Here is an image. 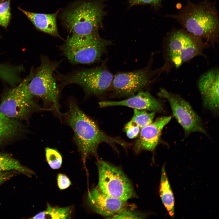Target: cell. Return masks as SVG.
<instances>
[{"label":"cell","mask_w":219,"mask_h":219,"mask_svg":"<svg viewBox=\"0 0 219 219\" xmlns=\"http://www.w3.org/2000/svg\"><path fill=\"white\" fill-rule=\"evenodd\" d=\"M65 117L68 124L74 131L75 141L84 162L90 155L96 154L98 147L102 143L126 145L123 141L103 133L95 122L73 101L70 103Z\"/></svg>","instance_id":"1"},{"label":"cell","mask_w":219,"mask_h":219,"mask_svg":"<svg viewBox=\"0 0 219 219\" xmlns=\"http://www.w3.org/2000/svg\"><path fill=\"white\" fill-rule=\"evenodd\" d=\"M189 33L213 46L218 43L219 21L217 9L209 2L186 5L175 16Z\"/></svg>","instance_id":"2"},{"label":"cell","mask_w":219,"mask_h":219,"mask_svg":"<svg viewBox=\"0 0 219 219\" xmlns=\"http://www.w3.org/2000/svg\"><path fill=\"white\" fill-rule=\"evenodd\" d=\"M209 45L186 30H176L166 37L163 44L164 64L161 71L168 72L197 56L202 55Z\"/></svg>","instance_id":"3"},{"label":"cell","mask_w":219,"mask_h":219,"mask_svg":"<svg viewBox=\"0 0 219 219\" xmlns=\"http://www.w3.org/2000/svg\"><path fill=\"white\" fill-rule=\"evenodd\" d=\"M105 14L104 5L100 1H83L72 5L61 18L73 35H86L98 32Z\"/></svg>","instance_id":"4"},{"label":"cell","mask_w":219,"mask_h":219,"mask_svg":"<svg viewBox=\"0 0 219 219\" xmlns=\"http://www.w3.org/2000/svg\"><path fill=\"white\" fill-rule=\"evenodd\" d=\"M111 43L101 38L98 32L86 35L72 34L60 49L72 64H90L99 60Z\"/></svg>","instance_id":"5"},{"label":"cell","mask_w":219,"mask_h":219,"mask_svg":"<svg viewBox=\"0 0 219 219\" xmlns=\"http://www.w3.org/2000/svg\"><path fill=\"white\" fill-rule=\"evenodd\" d=\"M33 74L32 69L19 85L5 93L0 104L1 113L9 118L19 120L27 119L32 112L39 109L28 88Z\"/></svg>","instance_id":"6"},{"label":"cell","mask_w":219,"mask_h":219,"mask_svg":"<svg viewBox=\"0 0 219 219\" xmlns=\"http://www.w3.org/2000/svg\"><path fill=\"white\" fill-rule=\"evenodd\" d=\"M60 62L51 61L47 57L42 56L41 63L28 84L29 89L34 96L51 104L57 112L59 111L58 99L60 91L54 73Z\"/></svg>","instance_id":"7"},{"label":"cell","mask_w":219,"mask_h":219,"mask_svg":"<svg viewBox=\"0 0 219 219\" xmlns=\"http://www.w3.org/2000/svg\"><path fill=\"white\" fill-rule=\"evenodd\" d=\"M61 85L75 84L81 87L87 94L99 95L106 91L113 79V75L102 67L76 71L65 75L58 73Z\"/></svg>","instance_id":"8"},{"label":"cell","mask_w":219,"mask_h":219,"mask_svg":"<svg viewBox=\"0 0 219 219\" xmlns=\"http://www.w3.org/2000/svg\"><path fill=\"white\" fill-rule=\"evenodd\" d=\"M99 173L97 186L103 193L125 201L134 197L135 193L130 181L119 168L103 161L97 162Z\"/></svg>","instance_id":"9"},{"label":"cell","mask_w":219,"mask_h":219,"mask_svg":"<svg viewBox=\"0 0 219 219\" xmlns=\"http://www.w3.org/2000/svg\"><path fill=\"white\" fill-rule=\"evenodd\" d=\"M158 95L168 100L173 115L186 134L195 132L206 134L200 117L186 101L164 89L161 88Z\"/></svg>","instance_id":"10"},{"label":"cell","mask_w":219,"mask_h":219,"mask_svg":"<svg viewBox=\"0 0 219 219\" xmlns=\"http://www.w3.org/2000/svg\"><path fill=\"white\" fill-rule=\"evenodd\" d=\"M87 202L95 212L106 217H112L127 209V207L126 201L104 193L98 186L89 192Z\"/></svg>","instance_id":"11"},{"label":"cell","mask_w":219,"mask_h":219,"mask_svg":"<svg viewBox=\"0 0 219 219\" xmlns=\"http://www.w3.org/2000/svg\"><path fill=\"white\" fill-rule=\"evenodd\" d=\"M150 76L146 70L119 73L113 78L112 83L117 93L122 95L134 94L149 82Z\"/></svg>","instance_id":"12"},{"label":"cell","mask_w":219,"mask_h":219,"mask_svg":"<svg viewBox=\"0 0 219 219\" xmlns=\"http://www.w3.org/2000/svg\"><path fill=\"white\" fill-rule=\"evenodd\" d=\"M219 69L215 67L203 74L198 81V86L204 105L217 111L219 108Z\"/></svg>","instance_id":"13"},{"label":"cell","mask_w":219,"mask_h":219,"mask_svg":"<svg viewBox=\"0 0 219 219\" xmlns=\"http://www.w3.org/2000/svg\"><path fill=\"white\" fill-rule=\"evenodd\" d=\"M171 119V116H162L142 128L134 148L136 151L141 150L152 151L158 144L162 131Z\"/></svg>","instance_id":"14"},{"label":"cell","mask_w":219,"mask_h":219,"mask_svg":"<svg viewBox=\"0 0 219 219\" xmlns=\"http://www.w3.org/2000/svg\"><path fill=\"white\" fill-rule=\"evenodd\" d=\"M100 107L124 106L138 110L153 112L160 111L162 109L160 102L148 92L141 91L136 95L120 101H104L100 102Z\"/></svg>","instance_id":"15"},{"label":"cell","mask_w":219,"mask_h":219,"mask_svg":"<svg viewBox=\"0 0 219 219\" xmlns=\"http://www.w3.org/2000/svg\"><path fill=\"white\" fill-rule=\"evenodd\" d=\"M39 30L54 36L61 38L57 28L56 19L59 11L51 14L36 13L25 10L19 7Z\"/></svg>","instance_id":"16"},{"label":"cell","mask_w":219,"mask_h":219,"mask_svg":"<svg viewBox=\"0 0 219 219\" xmlns=\"http://www.w3.org/2000/svg\"><path fill=\"white\" fill-rule=\"evenodd\" d=\"M23 128L19 120L9 118L0 112V145L17 136Z\"/></svg>","instance_id":"17"},{"label":"cell","mask_w":219,"mask_h":219,"mask_svg":"<svg viewBox=\"0 0 219 219\" xmlns=\"http://www.w3.org/2000/svg\"><path fill=\"white\" fill-rule=\"evenodd\" d=\"M160 193L163 204L170 217L173 218L175 214L174 196L166 173L165 165L162 169Z\"/></svg>","instance_id":"18"},{"label":"cell","mask_w":219,"mask_h":219,"mask_svg":"<svg viewBox=\"0 0 219 219\" xmlns=\"http://www.w3.org/2000/svg\"><path fill=\"white\" fill-rule=\"evenodd\" d=\"M11 171H16L29 177L35 173L10 155L0 153V172Z\"/></svg>","instance_id":"19"},{"label":"cell","mask_w":219,"mask_h":219,"mask_svg":"<svg viewBox=\"0 0 219 219\" xmlns=\"http://www.w3.org/2000/svg\"><path fill=\"white\" fill-rule=\"evenodd\" d=\"M155 115V112L148 113L145 110L134 109V115L131 120L141 129L153 122Z\"/></svg>","instance_id":"20"},{"label":"cell","mask_w":219,"mask_h":219,"mask_svg":"<svg viewBox=\"0 0 219 219\" xmlns=\"http://www.w3.org/2000/svg\"><path fill=\"white\" fill-rule=\"evenodd\" d=\"M43 212L45 218L68 219L70 218L72 213L70 207H59L50 206L48 205L46 210Z\"/></svg>","instance_id":"21"},{"label":"cell","mask_w":219,"mask_h":219,"mask_svg":"<svg viewBox=\"0 0 219 219\" xmlns=\"http://www.w3.org/2000/svg\"><path fill=\"white\" fill-rule=\"evenodd\" d=\"M47 161L50 167L53 169H57L61 166L62 157L56 149L47 147L45 149Z\"/></svg>","instance_id":"22"},{"label":"cell","mask_w":219,"mask_h":219,"mask_svg":"<svg viewBox=\"0 0 219 219\" xmlns=\"http://www.w3.org/2000/svg\"><path fill=\"white\" fill-rule=\"evenodd\" d=\"M11 0H0V26L6 28L11 18Z\"/></svg>","instance_id":"23"},{"label":"cell","mask_w":219,"mask_h":219,"mask_svg":"<svg viewBox=\"0 0 219 219\" xmlns=\"http://www.w3.org/2000/svg\"><path fill=\"white\" fill-rule=\"evenodd\" d=\"M140 128L130 120L125 126L124 130L127 137L133 139L137 136L140 132Z\"/></svg>","instance_id":"24"},{"label":"cell","mask_w":219,"mask_h":219,"mask_svg":"<svg viewBox=\"0 0 219 219\" xmlns=\"http://www.w3.org/2000/svg\"><path fill=\"white\" fill-rule=\"evenodd\" d=\"M112 218L117 219H136L142 218L140 214L136 213L135 212L132 211L127 209L124 210L112 216Z\"/></svg>","instance_id":"25"},{"label":"cell","mask_w":219,"mask_h":219,"mask_svg":"<svg viewBox=\"0 0 219 219\" xmlns=\"http://www.w3.org/2000/svg\"><path fill=\"white\" fill-rule=\"evenodd\" d=\"M57 181L58 187L61 190L68 188L71 184L68 178L66 175L61 173L58 174Z\"/></svg>","instance_id":"26"},{"label":"cell","mask_w":219,"mask_h":219,"mask_svg":"<svg viewBox=\"0 0 219 219\" xmlns=\"http://www.w3.org/2000/svg\"><path fill=\"white\" fill-rule=\"evenodd\" d=\"M161 0H130L129 5L130 6L142 4H151L155 6H158Z\"/></svg>","instance_id":"27"},{"label":"cell","mask_w":219,"mask_h":219,"mask_svg":"<svg viewBox=\"0 0 219 219\" xmlns=\"http://www.w3.org/2000/svg\"><path fill=\"white\" fill-rule=\"evenodd\" d=\"M18 172L15 171L0 172V186L8 180Z\"/></svg>","instance_id":"28"}]
</instances>
